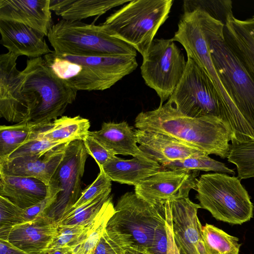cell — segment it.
<instances>
[{
    "instance_id": "1",
    "label": "cell",
    "mask_w": 254,
    "mask_h": 254,
    "mask_svg": "<svg viewBox=\"0 0 254 254\" xmlns=\"http://www.w3.org/2000/svg\"><path fill=\"white\" fill-rule=\"evenodd\" d=\"M135 127L170 135L209 154L227 158L233 137L229 125L217 117L194 118L179 112L167 102L158 108L142 112L136 117Z\"/></svg>"
},
{
    "instance_id": "10",
    "label": "cell",
    "mask_w": 254,
    "mask_h": 254,
    "mask_svg": "<svg viewBox=\"0 0 254 254\" xmlns=\"http://www.w3.org/2000/svg\"><path fill=\"white\" fill-rule=\"evenodd\" d=\"M187 61L172 39H154L140 66L145 84L160 98V105L173 94L186 69Z\"/></svg>"
},
{
    "instance_id": "8",
    "label": "cell",
    "mask_w": 254,
    "mask_h": 254,
    "mask_svg": "<svg viewBox=\"0 0 254 254\" xmlns=\"http://www.w3.org/2000/svg\"><path fill=\"white\" fill-rule=\"evenodd\" d=\"M168 101L185 116L217 117L227 123L224 107L215 86L206 72L190 56H187L184 73Z\"/></svg>"
},
{
    "instance_id": "2",
    "label": "cell",
    "mask_w": 254,
    "mask_h": 254,
    "mask_svg": "<svg viewBox=\"0 0 254 254\" xmlns=\"http://www.w3.org/2000/svg\"><path fill=\"white\" fill-rule=\"evenodd\" d=\"M196 15L214 68L242 120L246 141L254 140V76L226 44L224 25L204 11Z\"/></svg>"
},
{
    "instance_id": "39",
    "label": "cell",
    "mask_w": 254,
    "mask_h": 254,
    "mask_svg": "<svg viewBox=\"0 0 254 254\" xmlns=\"http://www.w3.org/2000/svg\"><path fill=\"white\" fill-rule=\"evenodd\" d=\"M83 141L88 154L94 159L99 168L116 156L88 134Z\"/></svg>"
},
{
    "instance_id": "3",
    "label": "cell",
    "mask_w": 254,
    "mask_h": 254,
    "mask_svg": "<svg viewBox=\"0 0 254 254\" xmlns=\"http://www.w3.org/2000/svg\"><path fill=\"white\" fill-rule=\"evenodd\" d=\"M52 72L77 91L111 88L137 67L136 57L81 56L53 51L43 57Z\"/></svg>"
},
{
    "instance_id": "5",
    "label": "cell",
    "mask_w": 254,
    "mask_h": 254,
    "mask_svg": "<svg viewBox=\"0 0 254 254\" xmlns=\"http://www.w3.org/2000/svg\"><path fill=\"white\" fill-rule=\"evenodd\" d=\"M172 0H133L103 23L113 37L133 47L144 57L161 26L169 17Z\"/></svg>"
},
{
    "instance_id": "17",
    "label": "cell",
    "mask_w": 254,
    "mask_h": 254,
    "mask_svg": "<svg viewBox=\"0 0 254 254\" xmlns=\"http://www.w3.org/2000/svg\"><path fill=\"white\" fill-rule=\"evenodd\" d=\"M66 143L42 156H23L0 159V174L31 177L49 185L64 156Z\"/></svg>"
},
{
    "instance_id": "40",
    "label": "cell",
    "mask_w": 254,
    "mask_h": 254,
    "mask_svg": "<svg viewBox=\"0 0 254 254\" xmlns=\"http://www.w3.org/2000/svg\"><path fill=\"white\" fill-rule=\"evenodd\" d=\"M168 249V238L165 219V221L160 224L156 228L150 247L146 250L140 251L147 254H167Z\"/></svg>"
},
{
    "instance_id": "23",
    "label": "cell",
    "mask_w": 254,
    "mask_h": 254,
    "mask_svg": "<svg viewBox=\"0 0 254 254\" xmlns=\"http://www.w3.org/2000/svg\"><path fill=\"white\" fill-rule=\"evenodd\" d=\"M99 169L111 181L135 186L164 168L151 159L136 157L123 159L116 156Z\"/></svg>"
},
{
    "instance_id": "37",
    "label": "cell",
    "mask_w": 254,
    "mask_h": 254,
    "mask_svg": "<svg viewBox=\"0 0 254 254\" xmlns=\"http://www.w3.org/2000/svg\"><path fill=\"white\" fill-rule=\"evenodd\" d=\"M111 182L103 171L100 170L94 181L81 192L80 196L73 205L65 210L78 207L111 190Z\"/></svg>"
},
{
    "instance_id": "28",
    "label": "cell",
    "mask_w": 254,
    "mask_h": 254,
    "mask_svg": "<svg viewBox=\"0 0 254 254\" xmlns=\"http://www.w3.org/2000/svg\"><path fill=\"white\" fill-rule=\"evenodd\" d=\"M202 232L208 254H239L241 244L237 237L207 223Z\"/></svg>"
},
{
    "instance_id": "4",
    "label": "cell",
    "mask_w": 254,
    "mask_h": 254,
    "mask_svg": "<svg viewBox=\"0 0 254 254\" xmlns=\"http://www.w3.org/2000/svg\"><path fill=\"white\" fill-rule=\"evenodd\" d=\"M21 73V92L33 124H47L62 117L76 98L77 91L57 77L42 57L27 60Z\"/></svg>"
},
{
    "instance_id": "20",
    "label": "cell",
    "mask_w": 254,
    "mask_h": 254,
    "mask_svg": "<svg viewBox=\"0 0 254 254\" xmlns=\"http://www.w3.org/2000/svg\"><path fill=\"white\" fill-rule=\"evenodd\" d=\"M223 36L227 46L254 76V15L240 20L233 13L229 14L224 26Z\"/></svg>"
},
{
    "instance_id": "11",
    "label": "cell",
    "mask_w": 254,
    "mask_h": 254,
    "mask_svg": "<svg viewBox=\"0 0 254 254\" xmlns=\"http://www.w3.org/2000/svg\"><path fill=\"white\" fill-rule=\"evenodd\" d=\"M199 171L164 168L134 186V193L140 199L155 206L188 197L190 190L195 188Z\"/></svg>"
},
{
    "instance_id": "14",
    "label": "cell",
    "mask_w": 254,
    "mask_h": 254,
    "mask_svg": "<svg viewBox=\"0 0 254 254\" xmlns=\"http://www.w3.org/2000/svg\"><path fill=\"white\" fill-rule=\"evenodd\" d=\"M59 226L54 216L45 213L0 232V239L25 253L44 254L57 236Z\"/></svg>"
},
{
    "instance_id": "18",
    "label": "cell",
    "mask_w": 254,
    "mask_h": 254,
    "mask_svg": "<svg viewBox=\"0 0 254 254\" xmlns=\"http://www.w3.org/2000/svg\"><path fill=\"white\" fill-rule=\"evenodd\" d=\"M0 43L9 52L31 58L51 53L43 33L16 22L0 20Z\"/></svg>"
},
{
    "instance_id": "22",
    "label": "cell",
    "mask_w": 254,
    "mask_h": 254,
    "mask_svg": "<svg viewBox=\"0 0 254 254\" xmlns=\"http://www.w3.org/2000/svg\"><path fill=\"white\" fill-rule=\"evenodd\" d=\"M88 134L95 138L116 155H130L151 159L139 149L137 145L134 129L129 126L127 122H104L100 130L89 131Z\"/></svg>"
},
{
    "instance_id": "41",
    "label": "cell",
    "mask_w": 254,
    "mask_h": 254,
    "mask_svg": "<svg viewBox=\"0 0 254 254\" xmlns=\"http://www.w3.org/2000/svg\"><path fill=\"white\" fill-rule=\"evenodd\" d=\"M166 227L168 238V249L167 254H179L175 243L171 225L170 218L167 210L165 208Z\"/></svg>"
},
{
    "instance_id": "45",
    "label": "cell",
    "mask_w": 254,
    "mask_h": 254,
    "mask_svg": "<svg viewBox=\"0 0 254 254\" xmlns=\"http://www.w3.org/2000/svg\"><path fill=\"white\" fill-rule=\"evenodd\" d=\"M126 254H134L131 251H129Z\"/></svg>"
},
{
    "instance_id": "36",
    "label": "cell",
    "mask_w": 254,
    "mask_h": 254,
    "mask_svg": "<svg viewBox=\"0 0 254 254\" xmlns=\"http://www.w3.org/2000/svg\"><path fill=\"white\" fill-rule=\"evenodd\" d=\"M37 135V134L35 137L18 148L5 159L23 156H42L49 151L63 144L60 142H52L38 138Z\"/></svg>"
},
{
    "instance_id": "12",
    "label": "cell",
    "mask_w": 254,
    "mask_h": 254,
    "mask_svg": "<svg viewBox=\"0 0 254 254\" xmlns=\"http://www.w3.org/2000/svg\"><path fill=\"white\" fill-rule=\"evenodd\" d=\"M88 154L83 140L67 143L63 158L52 180L61 190L50 210L59 215L77 201L81 195V182Z\"/></svg>"
},
{
    "instance_id": "25",
    "label": "cell",
    "mask_w": 254,
    "mask_h": 254,
    "mask_svg": "<svg viewBox=\"0 0 254 254\" xmlns=\"http://www.w3.org/2000/svg\"><path fill=\"white\" fill-rule=\"evenodd\" d=\"M90 127L89 120L80 116H64L48 124L41 125L37 137L63 144L83 140L88 134Z\"/></svg>"
},
{
    "instance_id": "6",
    "label": "cell",
    "mask_w": 254,
    "mask_h": 254,
    "mask_svg": "<svg viewBox=\"0 0 254 254\" xmlns=\"http://www.w3.org/2000/svg\"><path fill=\"white\" fill-rule=\"evenodd\" d=\"M54 51L92 56H136V50L110 35L106 26L81 21L62 19L52 25L47 35Z\"/></svg>"
},
{
    "instance_id": "46",
    "label": "cell",
    "mask_w": 254,
    "mask_h": 254,
    "mask_svg": "<svg viewBox=\"0 0 254 254\" xmlns=\"http://www.w3.org/2000/svg\"><path fill=\"white\" fill-rule=\"evenodd\" d=\"M93 253H94V252H92V253H90V254H93Z\"/></svg>"
},
{
    "instance_id": "16",
    "label": "cell",
    "mask_w": 254,
    "mask_h": 254,
    "mask_svg": "<svg viewBox=\"0 0 254 254\" xmlns=\"http://www.w3.org/2000/svg\"><path fill=\"white\" fill-rule=\"evenodd\" d=\"M139 149L162 166L191 157L207 154L170 135L153 131L135 129Z\"/></svg>"
},
{
    "instance_id": "31",
    "label": "cell",
    "mask_w": 254,
    "mask_h": 254,
    "mask_svg": "<svg viewBox=\"0 0 254 254\" xmlns=\"http://www.w3.org/2000/svg\"><path fill=\"white\" fill-rule=\"evenodd\" d=\"M133 246L130 235L106 228L93 254H126Z\"/></svg>"
},
{
    "instance_id": "34",
    "label": "cell",
    "mask_w": 254,
    "mask_h": 254,
    "mask_svg": "<svg viewBox=\"0 0 254 254\" xmlns=\"http://www.w3.org/2000/svg\"><path fill=\"white\" fill-rule=\"evenodd\" d=\"M184 12L195 10L203 11L225 25L228 16L232 14V2L230 0H184Z\"/></svg>"
},
{
    "instance_id": "42",
    "label": "cell",
    "mask_w": 254,
    "mask_h": 254,
    "mask_svg": "<svg viewBox=\"0 0 254 254\" xmlns=\"http://www.w3.org/2000/svg\"><path fill=\"white\" fill-rule=\"evenodd\" d=\"M0 254H30L23 252L5 240L0 239Z\"/></svg>"
},
{
    "instance_id": "26",
    "label": "cell",
    "mask_w": 254,
    "mask_h": 254,
    "mask_svg": "<svg viewBox=\"0 0 254 254\" xmlns=\"http://www.w3.org/2000/svg\"><path fill=\"white\" fill-rule=\"evenodd\" d=\"M40 125L29 122L0 126V159L7 158L37 134Z\"/></svg>"
},
{
    "instance_id": "35",
    "label": "cell",
    "mask_w": 254,
    "mask_h": 254,
    "mask_svg": "<svg viewBox=\"0 0 254 254\" xmlns=\"http://www.w3.org/2000/svg\"><path fill=\"white\" fill-rule=\"evenodd\" d=\"M23 210L7 198L0 195V232L25 223Z\"/></svg>"
},
{
    "instance_id": "21",
    "label": "cell",
    "mask_w": 254,
    "mask_h": 254,
    "mask_svg": "<svg viewBox=\"0 0 254 254\" xmlns=\"http://www.w3.org/2000/svg\"><path fill=\"white\" fill-rule=\"evenodd\" d=\"M50 185L31 177L0 174V195L9 199L23 209L44 199L49 194Z\"/></svg>"
},
{
    "instance_id": "29",
    "label": "cell",
    "mask_w": 254,
    "mask_h": 254,
    "mask_svg": "<svg viewBox=\"0 0 254 254\" xmlns=\"http://www.w3.org/2000/svg\"><path fill=\"white\" fill-rule=\"evenodd\" d=\"M114 212L115 206L112 197L110 195L93 220L91 227L86 238L71 254H90L93 252Z\"/></svg>"
},
{
    "instance_id": "30",
    "label": "cell",
    "mask_w": 254,
    "mask_h": 254,
    "mask_svg": "<svg viewBox=\"0 0 254 254\" xmlns=\"http://www.w3.org/2000/svg\"><path fill=\"white\" fill-rule=\"evenodd\" d=\"M231 141L228 161L236 165L240 179L254 178V140Z\"/></svg>"
},
{
    "instance_id": "38",
    "label": "cell",
    "mask_w": 254,
    "mask_h": 254,
    "mask_svg": "<svg viewBox=\"0 0 254 254\" xmlns=\"http://www.w3.org/2000/svg\"><path fill=\"white\" fill-rule=\"evenodd\" d=\"M49 185L50 186L49 193L44 199L30 207L24 209L23 213L25 222L31 221L40 215L48 213V211L56 202L61 190L52 180Z\"/></svg>"
},
{
    "instance_id": "44",
    "label": "cell",
    "mask_w": 254,
    "mask_h": 254,
    "mask_svg": "<svg viewBox=\"0 0 254 254\" xmlns=\"http://www.w3.org/2000/svg\"><path fill=\"white\" fill-rule=\"evenodd\" d=\"M129 251L133 252L134 254H147L143 252L137 250H130Z\"/></svg>"
},
{
    "instance_id": "32",
    "label": "cell",
    "mask_w": 254,
    "mask_h": 254,
    "mask_svg": "<svg viewBox=\"0 0 254 254\" xmlns=\"http://www.w3.org/2000/svg\"><path fill=\"white\" fill-rule=\"evenodd\" d=\"M166 169H186L234 175L235 171L226 166L225 164L214 160L208 154L191 157L182 160L172 162L162 165Z\"/></svg>"
},
{
    "instance_id": "43",
    "label": "cell",
    "mask_w": 254,
    "mask_h": 254,
    "mask_svg": "<svg viewBox=\"0 0 254 254\" xmlns=\"http://www.w3.org/2000/svg\"><path fill=\"white\" fill-rule=\"evenodd\" d=\"M72 249L69 248H60L49 251L48 254H71Z\"/></svg>"
},
{
    "instance_id": "15",
    "label": "cell",
    "mask_w": 254,
    "mask_h": 254,
    "mask_svg": "<svg viewBox=\"0 0 254 254\" xmlns=\"http://www.w3.org/2000/svg\"><path fill=\"white\" fill-rule=\"evenodd\" d=\"M170 216L174 240L179 254H197L196 246L202 239V227L197 216L201 206L188 197L164 203Z\"/></svg>"
},
{
    "instance_id": "33",
    "label": "cell",
    "mask_w": 254,
    "mask_h": 254,
    "mask_svg": "<svg viewBox=\"0 0 254 254\" xmlns=\"http://www.w3.org/2000/svg\"><path fill=\"white\" fill-rule=\"evenodd\" d=\"M92 222L86 225L59 226L57 236L48 248L50 251L60 248L75 249L86 238L92 226Z\"/></svg>"
},
{
    "instance_id": "24",
    "label": "cell",
    "mask_w": 254,
    "mask_h": 254,
    "mask_svg": "<svg viewBox=\"0 0 254 254\" xmlns=\"http://www.w3.org/2000/svg\"><path fill=\"white\" fill-rule=\"evenodd\" d=\"M121 0H50V9L63 19L81 21L100 16L113 7L129 2Z\"/></svg>"
},
{
    "instance_id": "13",
    "label": "cell",
    "mask_w": 254,
    "mask_h": 254,
    "mask_svg": "<svg viewBox=\"0 0 254 254\" xmlns=\"http://www.w3.org/2000/svg\"><path fill=\"white\" fill-rule=\"evenodd\" d=\"M19 55L8 52L0 56V116L12 123L29 122L31 113L22 92Z\"/></svg>"
},
{
    "instance_id": "27",
    "label": "cell",
    "mask_w": 254,
    "mask_h": 254,
    "mask_svg": "<svg viewBox=\"0 0 254 254\" xmlns=\"http://www.w3.org/2000/svg\"><path fill=\"white\" fill-rule=\"evenodd\" d=\"M108 190L95 198L74 209L64 211L57 219L59 226L86 225L91 222L110 196Z\"/></svg>"
},
{
    "instance_id": "7",
    "label": "cell",
    "mask_w": 254,
    "mask_h": 254,
    "mask_svg": "<svg viewBox=\"0 0 254 254\" xmlns=\"http://www.w3.org/2000/svg\"><path fill=\"white\" fill-rule=\"evenodd\" d=\"M194 190L201 208L217 220L241 225L253 217L254 205L237 177L221 173L202 174Z\"/></svg>"
},
{
    "instance_id": "19",
    "label": "cell",
    "mask_w": 254,
    "mask_h": 254,
    "mask_svg": "<svg viewBox=\"0 0 254 254\" xmlns=\"http://www.w3.org/2000/svg\"><path fill=\"white\" fill-rule=\"evenodd\" d=\"M50 0H0V20L27 25L47 36L53 25Z\"/></svg>"
},
{
    "instance_id": "9",
    "label": "cell",
    "mask_w": 254,
    "mask_h": 254,
    "mask_svg": "<svg viewBox=\"0 0 254 254\" xmlns=\"http://www.w3.org/2000/svg\"><path fill=\"white\" fill-rule=\"evenodd\" d=\"M164 221V204L152 205L134 192H127L118 199L106 228L130 235L134 243L130 250L144 251L150 247L156 228Z\"/></svg>"
}]
</instances>
